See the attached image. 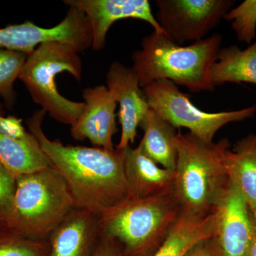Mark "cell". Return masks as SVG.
<instances>
[{
  "label": "cell",
  "instance_id": "cell-17",
  "mask_svg": "<svg viewBox=\"0 0 256 256\" xmlns=\"http://www.w3.org/2000/svg\"><path fill=\"white\" fill-rule=\"evenodd\" d=\"M232 184L250 212H256V134H250L228 148L224 156Z\"/></svg>",
  "mask_w": 256,
  "mask_h": 256
},
{
  "label": "cell",
  "instance_id": "cell-26",
  "mask_svg": "<svg viewBox=\"0 0 256 256\" xmlns=\"http://www.w3.org/2000/svg\"><path fill=\"white\" fill-rule=\"evenodd\" d=\"M92 256H124L121 247L114 239L99 233Z\"/></svg>",
  "mask_w": 256,
  "mask_h": 256
},
{
  "label": "cell",
  "instance_id": "cell-5",
  "mask_svg": "<svg viewBox=\"0 0 256 256\" xmlns=\"http://www.w3.org/2000/svg\"><path fill=\"white\" fill-rule=\"evenodd\" d=\"M76 208L62 175L53 165L16 178V188L4 227L34 240H48Z\"/></svg>",
  "mask_w": 256,
  "mask_h": 256
},
{
  "label": "cell",
  "instance_id": "cell-4",
  "mask_svg": "<svg viewBox=\"0 0 256 256\" xmlns=\"http://www.w3.org/2000/svg\"><path fill=\"white\" fill-rule=\"evenodd\" d=\"M181 213L172 185L146 198L127 197L99 218V233L116 240L124 256H152Z\"/></svg>",
  "mask_w": 256,
  "mask_h": 256
},
{
  "label": "cell",
  "instance_id": "cell-14",
  "mask_svg": "<svg viewBox=\"0 0 256 256\" xmlns=\"http://www.w3.org/2000/svg\"><path fill=\"white\" fill-rule=\"evenodd\" d=\"M99 236V217L75 208L48 237V256H92Z\"/></svg>",
  "mask_w": 256,
  "mask_h": 256
},
{
  "label": "cell",
  "instance_id": "cell-22",
  "mask_svg": "<svg viewBox=\"0 0 256 256\" xmlns=\"http://www.w3.org/2000/svg\"><path fill=\"white\" fill-rule=\"evenodd\" d=\"M48 240H34L0 228V256H48Z\"/></svg>",
  "mask_w": 256,
  "mask_h": 256
},
{
  "label": "cell",
  "instance_id": "cell-15",
  "mask_svg": "<svg viewBox=\"0 0 256 256\" xmlns=\"http://www.w3.org/2000/svg\"><path fill=\"white\" fill-rule=\"evenodd\" d=\"M124 171L128 196L146 198L171 188L174 172L160 168L140 151L130 146L124 148Z\"/></svg>",
  "mask_w": 256,
  "mask_h": 256
},
{
  "label": "cell",
  "instance_id": "cell-18",
  "mask_svg": "<svg viewBox=\"0 0 256 256\" xmlns=\"http://www.w3.org/2000/svg\"><path fill=\"white\" fill-rule=\"evenodd\" d=\"M217 233V212L203 218L182 212L164 242L152 256H184L196 244Z\"/></svg>",
  "mask_w": 256,
  "mask_h": 256
},
{
  "label": "cell",
  "instance_id": "cell-27",
  "mask_svg": "<svg viewBox=\"0 0 256 256\" xmlns=\"http://www.w3.org/2000/svg\"><path fill=\"white\" fill-rule=\"evenodd\" d=\"M184 256H222L216 236L196 244Z\"/></svg>",
  "mask_w": 256,
  "mask_h": 256
},
{
  "label": "cell",
  "instance_id": "cell-25",
  "mask_svg": "<svg viewBox=\"0 0 256 256\" xmlns=\"http://www.w3.org/2000/svg\"><path fill=\"white\" fill-rule=\"evenodd\" d=\"M0 134L14 139H24L30 136V132H26L22 119L11 116L4 117L0 114Z\"/></svg>",
  "mask_w": 256,
  "mask_h": 256
},
{
  "label": "cell",
  "instance_id": "cell-1",
  "mask_svg": "<svg viewBox=\"0 0 256 256\" xmlns=\"http://www.w3.org/2000/svg\"><path fill=\"white\" fill-rule=\"evenodd\" d=\"M46 112L37 110L26 120L42 150L68 186L76 208L99 218L128 196L124 171V150L64 146L50 140L42 130Z\"/></svg>",
  "mask_w": 256,
  "mask_h": 256
},
{
  "label": "cell",
  "instance_id": "cell-20",
  "mask_svg": "<svg viewBox=\"0 0 256 256\" xmlns=\"http://www.w3.org/2000/svg\"><path fill=\"white\" fill-rule=\"evenodd\" d=\"M210 82L214 88L226 82L256 85V42L244 50L236 45L220 48Z\"/></svg>",
  "mask_w": 256,
  "mask_h": 256
},
{
  "label": "cell",
  "instance_id": "cell-8",
  "mask_svg": "<svg viewBox=\"0 0 256 256\" xmlns=\"http://www.w3.org/2000/svg\"><path fill=\"white\" fill-rule=\"evenodd\" d=\"M156 21L178 45L203 40L232 9L233 0H156Z\"/></svg>",
  "mask_w": 256,
  "mask_h": 256
},
{
  "label": "cell",
  "instance_id": "cell-16",
  "mask_svg": "<svg viewBox=\"0 0 256 256\" xmlns=\"http://www.w3.org/2000/svg\"><path fill=\"white\" fill-rule=\"evenodd\" d=\"M139 127L144 130V136L138 148L156 164L174 172L178 156L176 128L150 108Z\"/></svg>",
  "mask_w": 256,
  "mask_h": 256
},
{
  "label": "cell",
  "instance_id": "cell-12",
  "mask_svg": "<svg viewBox=\"0 0 256 256\" xmlns=\"http://www.w3.org/2000/svg\"><path fill=\"white\" fill-rule=\"evenodd\" d=\"M85 107L78 120L72 126L70 134L76 140L88 139L94 146L112 150V138L117 132V101L105 86L82 90Z\"/></svg>",
  "mask_w": 256,
  "mask_h": 256
},
{
  "label": "cell",
  "instance_id": "cell-9",
  "mask_svg": "<svg viewBox=\"0 0 256 256\" xmlns=\"http://www.w3.org/2000/svg\"><path fill=\"white\" fill-rule=\"evenodd\" d=\"M48 42H60L73 46L78 52L92 46L90 23L80 10L69 6L65 18L52 28H43L26 21L0 28V50L30 54L36 46Z\"/></svg>",
  "mask_w": 256,
  "mask_h": 256
},
{
  "label": "cell",
  "instance_id": "cell-21",
  "mask_svg": "<svg viewBox=\"0 0 256 256\" xmlns=\"http://www.w3.org/2000/svg\"><path fill=\"white\" fill-rule=\"evenodd\" d=\"M28 56L22 52L0 50V96L8 108L14 105V84L20 77Z\"/></svg>",
  "mask_w": 256,
  "mask_h": 256
},
{
  "label": "cell",
  "instance_id": "cell-2",
  "mask_svg": "<svg viewBox=\"0 0 256 256\" xmlns=\"http://www.w3.org/2000/svg\"><path fill=\"white\" fill-rule=\"evenodd\" d=\"M223 37L214 34L184 46L162 33L153 32L144 36L140 50L133 52V70L140 86L166 79L184 86L192 92H212L210 72L216 62Z\"/></svg>",
  "mask_w": 256,
  "mask_h": 256
},
{
  "label": "cell",
  "instance_id": "cell-24",
  "mask_svg": "<svg viewBox=\"0 0 256 256\" xmlns=\"http://www.w3.org/2000/svg\"><path fill=\"white\" fill-rule=\"evenodd\" d=\"M16 188V178L0 163V228H3Z\"/></svg>",
  "mask_w": 256,
  "mask_h": 256
},
{
  "label": "cell",
  "instance_id": "cell-11",
  "mask_svg": "<svg viewBox=\"0 0 256 256\" xmlns=\"http://www.w3.org/2000/svg\"><path fill=\"white\" fill-rule=\"evenodd\" d=\"M64 2L80 10L87 16L94 50L105 47L106 36L112 24L124 18L142 20L150 24L154 32L164 34L148 0H66Z\"/></svg>",
  "mask_w": 256,
  "mask_h": 256
},
{
  "label": "cell",
  "instance_id": "cell-3",
  "mask_svg": "<svg viewBox=\"0 0 256 256\" xmlns=\"http://www.w3.org/2000/svg\"><path fill=\"white\" fill-rule=\"evenodd\" d=\"M173 188L182 213L203 218L210 214L228 188L230 180L224 156L228 140L208 144L191 132L178 133Z\"/></svg>",
  "mask_w": 256,
  "mask_h": 256
},
{
  "label": "cell",
  "instance_id": "cell-7",
  "mask_svg": "<svg viewBox=\"0 0 256 256\" xmlns=\"http://www.w3.org/2000/svg\"><path fill=\"white\" fill-rule=\"evenodd\" d=\"M150 108L176 128H186L204 142H213L216 132L226 124L252 118L256 106L242 110L207 112L197 108L176 84L166 79L143 88Z\"/></svg>",
  "mask_w": 256,
  "mask_h": 256
},
{
  "label": "cell",
  "instance_id": "cell-28",
  "mask_svg": "<svg viewBox=\"0 0 256 256\" xmlns=\"http://www.w3.org/2000/svg\"><path fill=\"white\" fill-rule=\"evenodd\" d=\"M250 214L252 218V245L248 256H256V212L250 210Z\"/></svg>",
  "mask_w": 256,
  "mask_h": 256
},
{
  "label": "cell",
  "instance_id": "cell-19",
  "mask_svg": "<svg viewBox=\"0 0 256 256\" xmlns=\"http://www.w3.org/2000/svg\"><path fill=\"white\" fill-rule=\"evenodd\" d=\"M0 163L16 178L52 165L31 133L24 139H14L0 134Z\"/></svg>",
  "mask_w": 256,
  "mask_h": 256
},
{
  "label": "cell",
  "instance_id": "cell-10",
  "mask_svg": "<svg viewBox=\"0 0 256 256\" xmlns=\"http://www.w3.org/2000/svg\"><path fill=\"white\" fill-rule=\"evenodd\" d=\"M108 88L119 104V120L122 128L116 148L124 150L134 142L140 124L150 110L149 104L132 67L120 62L111 64L106 74Z\"/></svg>",
  "mask_w": 256,
  "mask_h": 256
},
{
  "label": "cell",
  "instance_id": "cell-6",
  "mask_svg": "<svg viewBox=\"0 0 256 256\" xmlns=\"http://www.w3.org/2000/svg\"><path fill=\"white\" fill-rule=\"evenodd\" d=\"M78 53L66 44H43L28 55L18 77L33 100L50 118L70 126L82 116L85 102L64 97L58 92L55 78L58 74L67 72L80 82L82 62Z\"/></svg>",
  "mask_w": 256,
  "mask_h": 256
},
{
  "label": "cell",
  "instance_id": "cell-23",
  "mask_svg": "<svg viewBox=\"0 0 256 256\" xmlns=\"http://www.w3.org/2000/svg\"><path fill=\"white\" fill-rule=\"evenodd\" d=\"M224 20L232 22L238 41L250 44L256 38V0H246L229 10Z\"/></svg>",
  "mask_w": 256,
  "mask_h": 256
},
{
  "label": "cell",
  "instance_id": "cell-13",
  "mask_svg": "<svg viewBox=\"0 0 256 256\" xmlns=\"http://www.w3.org/2000/svg\"><path fill=\"white\" fill-rule=\"evenodd\" d=\"M216 210V238L222 256H248L252 236L250 210L230 182Z\"/></svg>",
  "mask_w": 256,
  "mask_h": 256
}]
</instances>
